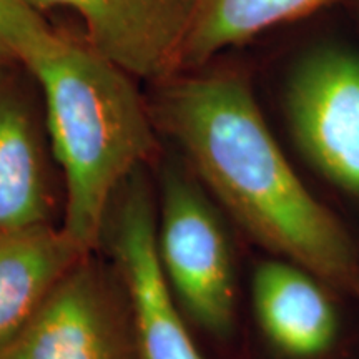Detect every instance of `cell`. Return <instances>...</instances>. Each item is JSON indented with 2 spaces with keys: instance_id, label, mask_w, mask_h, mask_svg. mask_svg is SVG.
I'll return each instance as SVG.
<instances>
[{
  "instance_id": "cell-8",
  "label": "cell",
  "mask_w": 359,
  "mask_h": 359,
  "mask_svg": "<svg viewBox=\"0 0 359 359\" xmlns=\"http://www.w3.org/2000/svg\"><path fill=\"white\" fill-rule=\"evenodd\" d=\"M37 12L70 8L87 43L132 77L168 79L182 69L193 0H27Z\"/></svg>"
},
{
  "instance_id": "cell-11",
  "label": "cell",
  "mask_w": 359,
  "mask_h": 359,
  "mask_svg": "<svg viewBox=\"0 0 359 359\" xmlns=\"http://www.w3.org/2000/svg\"><path fill=\"white\" fill-rule=\"evenodd\" d=\"M341 0H193L182 67H200L233 45Z\"/></svg>"
},
{
  "instance_id": "cell-3",
  "label": "cell",
  "mask_w": 359,
  "mask_h": 359,
  "mask_svg": "<svg viewBox=\"0 0 359 359\" xmlns=\"http://www.w3.org/2000/svg\"><path fill=\"white\" fill-rule=\"evenodd\" d=\"M246 240L185 161L165 160L156 191V253L193 333L218 359L243 344Z\"/></svg>"
},
{
  "instance_id": "cell-4",
  "label": "cell",
  "mask_w": 359,
  "mask_h": 359,
  "mask_svg": "<svg viewBox=\"0 0 359 359\" xmlns=\"http://www.w3.org/2000/svg\"><path fill=\"white\" fill-rule=\"evenodd\" d=\"M296 154L359 246V53L321 45L299 58L285 92Z\"/></svg>"
},
{
  "instance_id": "cell-12",
  "label": "cell",
  "mask_w": 359,
  "mask_h": 359,
  "mask_svg": "<svg viewBox=\"0 0 359 359\" xmlns=\"http://www.w3.org/2000/svg\"><path fill=\"white\" fill-rule=\"evenodd\" d=\"M53 35L27 0H0V65H24Z\"/></svg>"
},
{
  "instance_id": "cell-1",
  "label": "cell",
  "mask_w": 359,
  "mask_h": 359,
  "mask_svg": "<svg viewBox=\"0 0 359 359\" xmlns=\"http://www.w3.org/2000/svg\"><path fill=\"white\" fill-rule=\"evenodd\" d=\"M156 120L251 248L311 269L359 298V246L269 130L248 80H178Z\"/></svg>"
},
{
  "instance_id": "cell-6",
  "label": "cell",
  "mask_w": 359,
  "mask_h": 359,
  "mask_svg": "<svg viewBox=\"0 0 359 359\" xmlns=\"http://www.w3.org/2000/svg\"><path fill=\"white\" fill-rule=\"evenodd\" d=\"M147 167L135 170L115 193L98 250L127 291L138 359H206L161 271L156 191Z\"/></svg>"
},
{
  "instance_id": "cell-10",
  "label": "cell",
  "mask_w": 359,
  "mask_h": 359,
  "mask_svg": "<svg viewBox=\"0 0 359 359\" xmlns=\"http://www.w3.org/2000/svg\"><path fill=\"white\" fill-rule=\"evenodd\" d=\"M85 255L88 251L75 243L62 224L0 233V349Z\"/></svg>"
},
{
  "instance_id": "cell-5",
  "label": "cell",
  "mask_w": 359,
  "mask_h": 359,
  "mask_svg": "<svg viewBox=\"0 0 359 359\" xmlns=\"http://www.w3.org/2000/svg\"><path fill=\"white\" fill-rule=\"evenodd\" d=\"M240 359H359V298L302 264L255 250Z\"/></svg>"
},
{
  "instance_id": "cell-2",
  "label": "cell",
  "mask_w": 359,
  "mask_h": 359,
  "mask_svg": "<svg viewBox=\"0 0 359 359\" xmlns=\"http://www.w3.org/2000/svg\"><path fill=\"white\" fill-rule=\"evenodd\" d=\"M24 67L42 87L52 156L64 177L62 228L85 251H98L115 193L155 158V122L132 75L88 43L55 34Z\"/></svg>"
},
{
  "instance_id": "cell-7",
  "label": "cell",
  "mask_w": 359,
  "mask_h": 359,
  "mask_svg": "<svg viewBox=\"0 0 359 359\" xmlns=\"http://www.w3.org/2000/svg\"><path fill=\"white\" fill-rule=\"evenodd\" d=\"M0 359H138L128 296L110 259L100 250L85 255Z\"/></svg>"
},
{
  "instance_id": "cell-9",
  "label": "cell",
  "mask_w": 359,
  "mask_h": 359,
  "mask_svg": "<svg viewBox=\"0 0 359 359\" xmlns=\"http://www.w3.org/2000/svg\"><path fill=\"white\" fill-rule=\"evenodd\" d=\"M0 65V233L53 223V187L43 135L29 102Z\"/></svg>"
}]
</instances>
